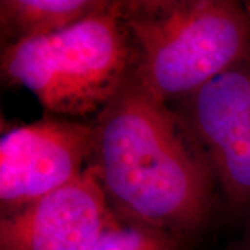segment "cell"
Listing matches in <instances>:
<instances>
[{
	"mask_svg": "<svg viewBox=\"0 0 250 250\" xmlns=\"http://www.w3.org/2000/svg\"><path fill=\"white\" fill-rule=\"evenodd\" d=\"M167 103L129 77L98 114L90 166L131 220L185 233L205 223L211 167Z\"/></svg>",
	"mask_w": 250,
	"mask_h": 250,
	"instance_id": "cell-1",
	"label": "cell"
},
{
	"mask_svg": "<svg viewBox=\"0 0 250 250\" xmlns=\"http://www.w3.org/2000/svg\"><path fill=\"white\" fill-rule=\"evenodd\" d=\"M131 77L160 102L190 98L250 62V18L232 0L123 1Z\"/></svg>",
	"mask_w": 250,
	"mask_h": 250,
	"instance_id": "cell-2",
	"label": "cell"
},
{
	"mask_svg": "<svg viewBox=\"0 0 250 250\" xmlns=\"http://www.w3.org/2000/svg\"><path fill=\"white\" fill-rule=\"evenodd\" d=\"M123 1L52 35L4 46L1 74L35 95L53 116L99 114L131 77L134 52Z\"/></svg>",
	"mask_w": 250,
	"mask_h": 250,
	"instance_id": "cell-3",
	"label": "cell"
},
{
	"mask_svg": "<svg viewBox=\"0 0 250 250\" xmlns=\"http://www.w3.org/2000/svg\"><path fill=\"white\" fill-rule=\"evenodd\" d=\"M95 149V125L46 117L18 125L0 139V202L3 215L75 181Z\"/></svg>",
	"mask_w": 250,
	"mask_h": 250,
	"instance_id": "cell-4",
	"label": "cell"
},
{
	"mask_svg": "<svg viewBox=\"0 0 250 250\" xmlns=\"http://www.w3.org/2000/svg\"><path fill=\"white\" fill-rule=\"evenodd\" d=\"M184 117L229 205L250 213V62L188 98Z\"/></svg>",
	"mask_w": 250,
	"mask_h": 250,
	"instance_id": "cell-5",
	"label": "cell"
},
{
	"mask_svg": "<svg viewBox=\"0 0 250 250\" xmlns=\"http://www.w3.org/2000/svg\"><path fill=\"white\" fill-rule=\"evenodd\" d=\"M96 170L1 217V250H92L114 218Z\"/></svg>",
	"mask_w": 250,
	"mask_h": 250,
	"instance_id": "cell-6",
	"label": "cell"
},
{
	"mask_svg": "<svg viewBox=\"0 0 250 250\" xmlns=\"http://www.w3.org/2000/svg\"><path fill=\"white\" fill-rule=\"evenodd\" d=\"M104 0H1V38L14 45L52 35L90 16Z\"/></svg>",
	"mask_w": 250,
	"mask_h": 250,
	"instance_id": "cell-7",
	"label": "cell"
},
{
	"mask_svg": "<svg viewBox=\"0 0 250 250\" xmlns=\"http://www.w3.org/2000/svg\"><path fill=\"white\" fill-rule=\"evenodd\" d=\"M92 250H181L172 233L128 218L111 220Z\"/></svg>",
	"mask_w": 250,
	"mask_h": 250,
	"instance_id": "cell-8",
	"label": "cell"
},
{
	"mask_svg": "<svg viewBox=\"0 0 250 250\" xmlns=\"http://www.w3.org/2000/svg\"><path fill=\"white\" fill-rule=\"evenodd\" d=\"M235 250H250V239L243 242L241 246H238Z\"/></svg>",
	"mask_w": 250,
	"mask_h": 250,
	"instance_id": "cell-9",
	"label": "cell"
},
{
	"mask_svg": "<svg viewBox=\"0 0 250 250\" xmlns=\"http://www.w3.org/2000/svg\"><path fill=\"white\" fill-rule=\"evenodd\" d=\"M245 9L248 11V16H249L250 18V1H246V3H245Z\"/></svg>",
	"mask_w": 250,
	"mask_h": 250,
	"instance_id": "cell-10",
	"label": "cell"
}]
</instances>
